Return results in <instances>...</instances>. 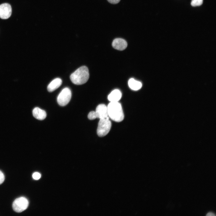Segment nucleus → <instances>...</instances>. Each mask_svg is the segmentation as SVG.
Returning <instances> with one entry per match:
<instances>
[{
	"label": "nucleus",
	"instance_id": "obj_1",
	"mask_svg": "<svg viewBox=\"0 0 216 216\" xmlns=\"http://www.w3.org/2000/svg\"><path fill=\"white\" fill-rule=\"evenodd\" d=\"M88 68L85 66H82L76 70L70 76L71 82L74 84L81 85L86 83L89 78Z\"/></svg>",
	"mask_w": 216,
	"mask_h": 216
},
{
	"label": "nucleus",
	"instance_id": "obj_2",
	"mask_svg": "<svg viewBox=\"0 0 216 216\" xmlns=\"http://www.w3.org/2000/svg\"><path fill=\"white\" fill-rule=\"evenodd\" d=\"M108 116L113 121L119 122L124 116L121 104L118 102H110L107 106Z\"/></svg>",
	"mask_w": 216,
	"mask_h": 216
},
{
	"label": "nucleus",
	"instance_id": "obj_3",
	"mask_svg": "<svg viewBox=\"0 0 216 216\" xmlns=\"http://www.w3.org/2000/svg\"><path fill=\"white\" fill-rule=\"evenodd\" d=\"M111 127V123L109 117L100 119L97 131L98 135L100 137L106 135L109 132Z\"/></svg>",
	"mask_w": 216,
	"mask_h": 216
},
{
	"label": "nucleus",
	"instance_id": "obj_4",
	"mask_svg": "<svg viewBox=\"0 0 216 216\" xmlns=\"http://www.w3.org/2000/svg\"><path fill=\"white\" fill-rule=\"evenodd\" d=\"M71 97L70 90L68 87L63 88L58 94L57 102L59 105L62 106L66 105L70 101Z\"/></svg>",
	"mask_w": 216,
	"mask_h": 216
},
{
	"label": "nucleus",
	"instance_id": "obj_5",
	"mask_svg": "<svg viewBox=\"0 0 216 216\" xmlns=\"http://www.w3.org/2000/svg\"><path fill=\"white\" fill-rule=\"evenodd\" d=\"M28 204V201L26 197H20L16 198L14 201L13 208L16 212H21L27 208Z\"/></svg>",
	"mask_w": 216,
	"mask_h": 216
},
{
	"label": "nucleus",
	"instance_id": "obj_6",
	"mask_svg": "<svg viewBox=\"0 0 216 216\" xmlns=\"http://www.w3.org/2000/svg\"><path fill=\"white\" fill-rule=\"evenodd\" d=\"M11 13L12 8L10 4L5 3L0 5V18L3 19H7L10 16Z\"/></svg>",
	"mask_w": 216,
	"mask_h": 216
},
{
	"label": "nucleus",
	"instance_id": "obj_7",
	"mask_svg": "<svg viewBox=\"0 0 216 216\" xmlns=\"http://www.w3.org/2000/svg\"><path fill=\"white\" fill-rule=\"evenodd\" d=\"M98 118H106L109 117L107 106L105 104H101L98 105L96 109Z\"/></svg>",
	"mask_w": 216,
	"mask_h": 216
},
{
	"label": "nucleus",
	"instance_id": "obj_8",
	"mask_svg": "<svg viewBox=\"0 0 216 216\" xmlns=\"http://www.w3.org/2000/svg\"><path fill=\"white\" fill-rule=\"evenodd\" d=\"M112 46L116 50H123L127 47V43L126 41L123 39L117 38L113 40Z\"/></svg>",
	"mask_w": 216,
	"mask_h": 216
},
{
	"label": "nucleus",
	"instance_id": "obj_9",
	"mask_svg": "<svg viewBox=\"0 0 216 216\" xmlns=\"http://www.w3.org/2000/svg\"><path fill=\"white\" fill-rule=\"evenodd\" d=\"M62 81L59 78L55 79L52 80L49 84L47 89L50 92H52L59 87L62 85Z\"/></svg>",
	"mask_w": 216,
	"mask_h": 216
},
{
	"label": "nucleus",
	"instance_id": "obj_10",
	"mask_svg": "<svg viewBox=\"0 0 216 216\" xmlns=\"http://www.w3.org/2000/svg\"><path fill=\"white\" fill-rule=\"evenodd\" d=\"M32 114L35 118L41 120L44 119L46 116V112L38 107L34 109L32 111Z\"/></svg>",
	"mask_w": 216,
	"mask_h": 216
},
{
	"label": "nucleus",
	"instance_id": "obj_11",
	"mask_svg": "<svg viewBox=\"0 0 216 216\" xmlns=\"http://www.w3.org/2000/svg\"><path fill=\"white\" fill-rule=\"evenodd\" d=\"M122 96V93L119 90L115 89L108 95V99L110 102H118L121 99Z\"/></svg>",
	"mask_w": 216,
	"mask_h": 216
},
{
	"label": "nucleus",
	"instance_id": "obj_12",
	"mask_svg": "<svg viewBox=\"0 0 216 216\" xmlns=\"http://www.w3.org/2000/svg\"><path fill=\"white\" fill-rule=\"evenodd\" d=\"M129 87L132 90L136 91L140 89L142 87L141 82L134 78L130 79L128 81Z\"/></svg>",
	"mask_w": 216,
	"mask_h": 216
},
{
	"label": "nucleus",
	"instance_id": "obj_13",
	"mask_svg": "<svg viewBox=\"0 0 216 216\" xmlns=\"http://www.w3.org/2000/svg\"><path fill=\"white\" fill-rule=\"evenodd\" d=\"M88 117L90 120H93L98 118V116L95 111H92L88 113Z\"/></svg>",
	"mask_w": 216,
	"mask_h": 216
},
{
	"label": "nucleus",
	"instance_id": "obj_14",
	"mask_svg": "<svg viewBox=\"0 0 216 216\" xmlns=\"http://www.w3.org/2000/svg\"><path fill=\"white\" fill-rule=\"evenodd\" d=\"M203 2V0H192L191 4L192 6L195 7L201 5Z\"/></svg>",
	"mask_w": 216,
	"mask_h": 216
},
{
	"label": "nucleus",
	"instance_id": "obj_15",
	"mask_svg": "<svg viewBox=\"0 0 216 216\" xmlns=\"http://www.w3.org/2000/svg\"><path fill=\"white\" fill-rule=\"evenodd\" d=\"M41 177L40 174L38 172H35L32 175L33 178L35 180L39 179Z\"/></svg>",
	"mask_w": 216,
	"mask_h": 216
},
{
	"label": "nucleus",
	"instance_id": "obj_16",
	"mask_svg": "<svg viewBox=\"0 0 216 216\" xmlns=\"http://www.w3.org/2000/svg\"><path fill=\"white\" fill-rule=\"evenodd\" d=\"M4 176L3 173L0 170V184H1L4 180Z\"/></svg>",
	"mask_w": 216,
	"mask_h": 216
},
{
	"label": "nucleus",
	"instance_id": "obj_17",
	"mask_svg": "<svg viewBox=\"0 0 216 216\" xmlns=\"http://www.w3.org/2000/svg\"><path fill=\"white\" fill-rule=\"evenodd\" d=\"M120 0H107L110 3L112 4H116L118 3Z\"/></svg>",
	"mask_w": 216,
	"mask_h": 216
},
{
	"label": "nucleus",
	"instance_id": "obj_18",
	"mask_svg": "<svg viewBox=\"0 0 216 216\" xmlns=\"http://www.w3.org/2000/svg\"><path fill=\"white\" fill-rule=\"evenodd\" d=\"M206 215V216H215V215L214 213H212V212H209Z\"/></svg>",
	"mask_w": 216,
	"mask_h": 216
}]
</instances>
